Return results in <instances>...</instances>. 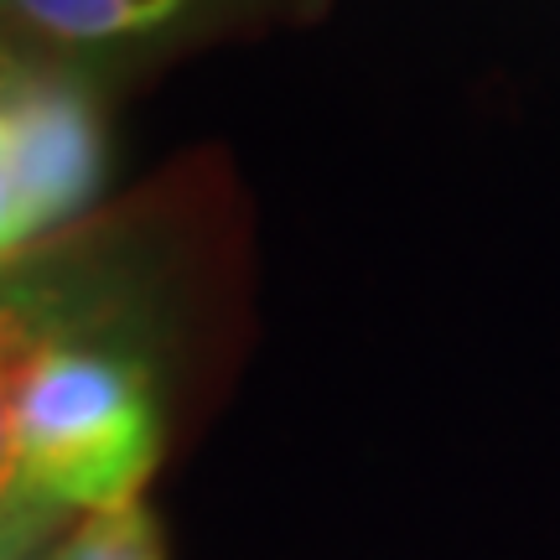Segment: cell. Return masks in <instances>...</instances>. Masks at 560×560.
<instances>
[{"instance_id": "6da1fadb", "label": "cell", "mask_w": 560, "mask_h": 560, "mask_svg": "<svg viewBox=\"0 0 560 560\" xmlns=\"http://www.w3.org/2000/svg\"><path fill=\"white\" fill-rule=\"evenodd\" d=\"M115 255L100 244L79 306L26 369L16 400V478L62 514L136 503L161 457L145 312Z\"/></svg>"}, {"instance_id": "7a4b0ae2", "label": "cell", "mask_w": 560, "mask_h": 560, "mask_svg": "<svg viewBox=\"0 0 560 560\" xmlns=\"http://www.w3.org/2000/svg\"><path fill=\"white\" fill-rule=\"evenodd\" d=\"M100 182L104 115L89 79L0 37V260L79 219Z\"/></svg>"}, {"instance_id": "3957f363", "label": "cell", "mask_w": 560, "mask_h": 560, "mask_svg": "<svg viewBox=\"0 0 560 560\" xmlns=\"http://www.w3.org/2000/svg\"><path fill=\"white\" fill-rule=\"evenodd\" d=\"M100 244L62 240L52 249H26L0 260V488H21L16 478V400L26 369L52 342L68 312L79 306L94 276Z\"/></svg>"}, {"instance_id": "277c9868", "label": "cell", "mask_w": 560, "mask_h": 560, "mask_svg": "<svg viewBox=\"0 0 560 560\" xmlns=\"http://www.w3.org/2000/svg\"><path fill=\"white\" fill-rule=\"evenodd\" d=\"M208 0H0V37L47 58H83L166 37Z\"/></svg>"}, {"instance_id": "5b68a950", "label": "cell", "mask_w": 560, "mask_h": 560, "mask_svg": "<svg viewBox=\"0 0 560 560\" xmlns=\"http://www.w3.org/2000/svg\"><path fill=\"white\" fill-rule=\"evenodd\" d=\"M42 560H166V535H161L156 514L136 499L120 509L83 514L79 529Z\"/></svg>"}, {"instance_id": "8992f818", "label": "cell", "mask_w": 560, "mask_h": 560, "mask_svg": "<svg viewBox=\"0 0 560 560\" xmlns=\"http://www.w3.org/2000/svg\"><path fill=\"white\" fill-rule=\"evenodd\" d=\"M68 520L26 488H0V560H37L42 540Z\"/></svg>"}]
</instances>
